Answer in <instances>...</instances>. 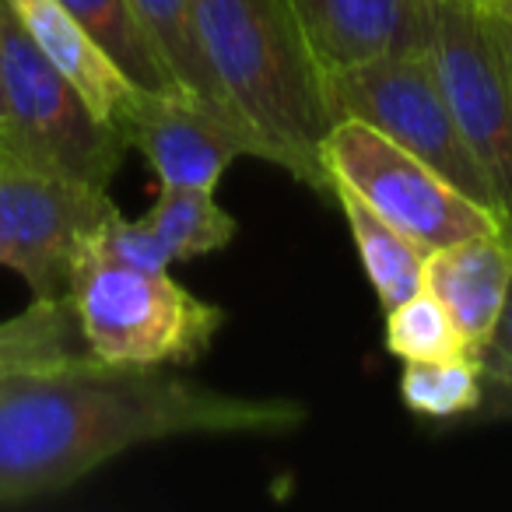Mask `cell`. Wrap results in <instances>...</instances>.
<instances>
[{
	"label": "cell",
	"instance_id": "6da1fadb",
	"mask_svg": "<svg viewBox=\"0 0 512 512\" xmlns=\"http://www.w3.org/2000/svg\"><path fill=\"white\" fill-rule=\"evenodd\" d=\"M306 407L239 397L165 365L95 355L0 372V505L67 491L137 446L179 435H285Z\"/></svg>",
	"mask_w": 512,
	"mask_h": 512
},
{
	"label": "cell",
	"instance_id": "7a4b0ae2",
	"mask_svg": "<svg viewBox=\"0 0 512 512\" xmlns=\"http://www.w3.org/2000/svg\"><path fill=\"white\" fill-rule=\"evenodd\" d=\"M193 32L239 120L274 165L330 197L320 144L334 127L323 71L285 0H190Z\"/></svg>",
	"mask_w": 512,
	"mask_h": 512
},
{
	"label": "cell",
	"instance_id": "3957f363",
	"mask_svg": "<svg viewBox=\"0 0 512 512\" xmlns=\"http://www.w3.org/2000/svg\"><path fill=\"white\" fill-rule=\"evenodd\" d=\"M88 355L116 365H193L225 327V309L169 271L113 264L85 242L67 292Z\"/></svg>",
	"mask_w": 512,
	"mask_h": 512
},
{
	"label": "cell",
	"instance_id": "277c9868",
	"mask_svg": "<svg viewBox=\"0 0 512 512\" xmlns=\"http://www.w3.org/2000/svg\"><path fill=\"white\" fill-rule=\"evenodd\" d=\"M127 137L43 57L8 0L0 32V151L18 162L109 190Z\"/></svg>",
	"mask_w": 512,
	"mask_h": 512
},
{
	"label": "cell",
	"instance_id": "5b68a950",
	"mask_svg": "<svg viewBox=\"0 0 512 512\" xmlns=\"http://www.w3.org/2000/svg\"><path fill=\"white\" fill-rule=\"evenodd\" d=\"M425 50L460 134L512 221V11L425 0Z\"/></svg>",
	"mask_w": 512,
	"mask_h": 512
},
{
	"label": "cell",
	"instance_id": "8992f818",
	"mask_svg": "<svg viewBox=\"0 0 512 512\" xmlns=\"http://www.w3.org/2000/svg\"><path fill=\"white\" fill-rule=\"evenodd\" d=\"M323 88H327L334 123H369L372 130L432 165L456 190H463L470 200L502 218L495 186L484 176L467 137L456 127L428 50L390 53L369 64L341 67V71L323 74Z\"/></svg>",
	"mask_w": 512,
	"mask_h": 512
},
{
	"label": "cell",
	"instance_id": "52a82bcc",
	"mask_svg": "<svg viewBox=\"0 0 512 512\" xmlns=\"http://www.w3.org/2000/svg\"><path fill=\"white\" fill-rule=\"evenodd\" d=\"M320 162L330 176V190L348 186L425 253L505 228L495 211L470 200L428 162L362 120H337L320 144Z\"/></svg>",
	"mask_w": 512,
	"mask_h": 512
},
{
	"label": "cell",
	"instance_id": "ba28073f",
	"mask_svg": "<svg viewBox=\"0 0 512 512\" xmlns=\"http://www.w3.org/2000/svg\"><path fill=\"white\" fill-rule=\"evenodd\" d=\"M113 211L109 190L0 151V267L22 274L32 299H67L81 246Z\"/></svg>",
	"mask_w": 512,
	"mask_h": 512
},
{
	"label": "cell",
	"instance_id": "9c48e42d",
	"mask_svg": "<svg viewBox=\"0 0 512 512\" xmlns=\"http://www.w3.org/2000/svg\"><path fill=\"white\" fill-rule=\"evenodd\" d=\"M116 130L148 158L158 186L214 190L235 158L274 162L271 148L246 123L179 85L169 92L141 88Z\"/></svg>",
	"mask_w": 512,
	"mask_h": 512
},
{
	"label": "cell",
	"instance_id": "30bf717a",
	"mask_svg": "<svg viewBox=\"0 0 512 512\" xmlns=\"http://www.w3.org/2000/svg\"><path fill=\"white\" fill-rule=\"evenodd\" d=\"M323 74L425 50V0H285Z\"/></svg>",
	"mask_w": 512,
	"mask_h": 512
},
{
	"label": "cell",
	"instance_id": "8fae6325",
	"mask_svg": "<svg viewBox=\"0 0 512 512\" xmlns=\"http://www.w3.org/2000/svg\"><path fill=\"white\" fill-rule=\"evenodd\" d=\"M512 281V239L505 228L481 232L428 253L425 292L446 306L467 351L481 358Z\"/></svg>",
	"mask_w": 512,
	"mask_h": 512
},
{
	"label": "cell",
	"instance_id": "7c38bea8",
	"mask_svg": "<svg viewBox=\"0 0 512 512\" xmlns=\"http://www.w3.org/2000/svg\"><path fill=\"white\" fill-rule=\"evenodd\" d=\"M11 8L43 57L85 95L95 116L116 127L141 88L113 64V57L88 36L85 25L60 0H11Z\"/></svg>",
	"mask_w": 512,
	"mask_h": 512
},
{
	"label": "cell",
	"instance_id": "4fadbf2b",
	"mask_svg": "<svg viewBox=\"0 0 512 512\" xmlns=\"http://www.w3.org/2000/svg\"><path fill=\"white\" fill-rule=\"evenodd\" d=\"M330 200L341 207L344 221H348L351 239H355V249L362 256V271L369 278L372 292H376L379 306L393 309L411 299V295H418L425 288V249L411 235H404L390 221L379 218L348 186H334Z\"/></svg>",
	"mask_w": 512,
	"mask_h": 512
},
{
	"label": "cell",
	"instance_id": "5bb4252c",
	"mask_svg": "<svg viewBox=\"0 0 512 512\" xmlns=\"http://www.w3.org/2000/svg\"><path fill=\"white\" fill-rule=\"evenodd\" d=\"M85 32L113 57V64L134 81L144 92H169L179 81L165 67L158 46L144 32L137 11L130 8V0H60ZM183 88V85H179Z\"/></svg>",
	"mask_w": 512,
	"mask_h": 512
},
{
	"label": "cell",
	"instance_id": "9a60e30c",
	"mask_svg": "<svg viewBox=\"0 0 512 512\" xmlns=\"http://www.w3.org/2000/svg\"><path fill=\"white\" fill-rule=\"evenodd\" d=\"M144 218L165 242L172 264L218 253L239 232V221L214 200V190H190V186H158L155 207Z\"/></svg>",
	"mask_w": 512,
	"mask_h": 512
},
{
	"label": "cell",
	"instance_id": "2e32d148",
	"mask_svg": "<svg viewBox=\"0 0 512 512\" xmlns=\"http://www.w3.org/2000/svg\"><path fill=\"white\" fill-rule=\"evenodd\" d=\"M130 8L137 11L144 32H148L151 43L158 46V53H162L172 78L183 88H190L193 95H200L204 102L218 106L221 113L239 120V113H235L232 102L225 99L221 85L214 81L211 67H207L204 53H200L197 32H193L190 0H130Z\"/></svg>",
	"mask_w": 512,
	"mask_h": 512
},
{
	"label": "cell",
	"instance_id": "e0dca14e",
	"mask_svg": "<svg viewBox=\"0 0 512 512\" xmlns=\"http://www.w3.org/2000/svg\"><path fill=\"white\" fill-rule=\"evenodd\" d=\"M400 400L407 411L421 414V418H474L484 400L481 358L453 355L432 358V362H404Z\"/></svg>",
	"mask_w": 512,
	"mask_h": 512
},
{
	"label": "cell",
	"instance_id": "ac0fdd59",
	"mask_svg": "<svg viewBox=\"0 0 512 512\" xmlns=\"http://www.w3.org/2000/svg\"><path fill=\"white\" fill-rule=\"evenodd\" d=\"M85 351L71 299H32L29 309L0 323V372L15 365L64 362Z\"/></svg>",
	"mask_w": 512,
	"mask_h": 512
},
{
	"label": "cell",
	"instance_id": "d6986e66",
	"mask_svg": "<svg viewBox=\"0 0 512 512\" xmlns=\"http://www.w3.org/2000/svg\"><path fill=\"white\" fill-rule=\"evenodd\" d=\"M386 351L393 358H400V362H432V358L470 355L453 316L425 288L407 302H400V306L386 309Z\"/></svg>",
	"mask_w": 512,
	"mask_h": 512
},
{
	"label": "cell",
	"instance_id": "ffe728a7",
	"mask_svg": "<svg viewBox=\"0 0 512 512\" xmlns=\"http://www.w3.org/2000/svg\"><path fill=\"white\" fill-rule=\"evenodd\" d=\"M88 246L99 249L113 264L134 267V271H169L172 267L169 249L148 225V218H123L120 211H113L88 235Z\"/></svg>",
	"mask_w": 512,
	"mask_h": 512
},
{
	"label": "cell",
	"instance_id": "44dd1931",
	"mask_svg": "<svg viewBox=\"0 0 512 512\" xmlns=\"http://www.w3.org/2000/svg\"><path fill=\"white\" fill-rule=\"evenodd\" d=\"M481 369L484 376L512 379V281L505 292V306L498 313V323L488 337V348L481 351Z\"/></svg>",
	"mask_w": 512,
	"mask_h": 512
},
{
	"label": "cell",
	"instance_id": "7402d4cb",
	"mask_svg": "<svg viewBox=\"0 0 512 512\" xmlns=\"http://www.w3.org/2000/svg\"><path fill=\"white\" fill-rule=\"evenodd\" d=\"M474 418L481 421H512V379L484 376V400Z\"/></svg>",
	"mask_w": 512,
	"mask_h": 512
},
{
	"label": "cell",
	"instance_id": "603a6c76",
	"mask_svg": "<svg viewBox=\"0 0 512 512\" xmlns=\"http://www.w3.org/2000/svg\"><path fill=\"white\" fill-rule=\"evenodd\" d=\"M453 4H470V8H488V11H512V0H453Z\"/></svg>",
	"mask_w": 512,
	"mask_h": 512
},
{
	"label": "cell",
	"instance_id": "cb8c5ba5",
	"mask_svg": "<svg viewBox=\"0 0 512 512\" xmlns=\"http://www.w3.org/2000/svg\"><path fill=\"white\" fill-rule=\"evenodd\" d=\"M4 15H8V0H0V32H4Z\"/></svg>",
	"mask_w": 512,
	"mask_h": 512
},
{
	"label": "cell",
	"instance_id": "d4e9b609",
	"mask_svg": "<svg viewBox=\"0 0 512 512\" xmlns=\"http://www.w3.org/2000/svg\"><path fill=\"white\" fill-rule=\"evenodd\" d=\"M505 232H509V239H512V221H509V225H505Z\"/></svg>",
	"mask_w": 512,
	"mask_h": 512
}]
</instances>
